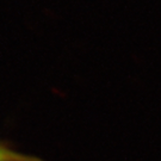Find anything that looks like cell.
I'll return each mask as SVG.
<instances>
[{"label":"cell","instance_id":"1","mask_svg":"<svg viewBox=\"0 0 161 161\" xmlns=\"http://www.w3.org/2000/svg\"><path fill=\"white\" fill-rule=\"evenodd\" d=\"M0 161H42L38 158L30 156L17 152L11 144L5 141H0Z\"/></svg>","mask_w":161,"mask_h":161}]
</instances>
